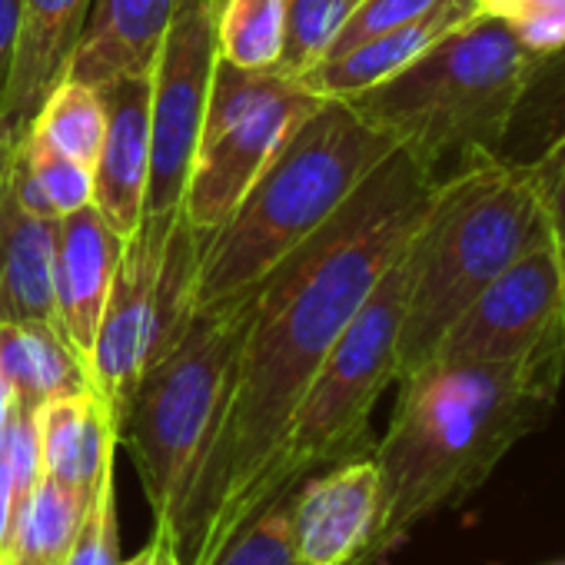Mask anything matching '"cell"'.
<instances>
[{"instance_id": "cell-24", "label": "cell", "mask_w": 565, "mask_h": 565, "mask_svg": "<svg viewBox=\"0 0 565 565\" xmlns=\"http://www.w3.org/2000/svg\"><path fill=\"white\" fill-rule=\"evenodd\" d=\"M31 127H38L67 157L94 167V160L100 153V143H104V127H107L100 90L64 77L51 90V97L44 100V107H41V114H38V120Z\"/></svg>"}, {"instance_id": "cell-10", "label": "cell", "mask_w": 565, "mask_h": 565, "mask_svg": "<svg viewBox=\"0 0 565 565\" xmlns=\"http://www.w3.org/2000/svg\"><path fill=\"white\" fill-rule=\"evenodd\" d=\"M565 347V276L552 239L515 256L449 327L433 360L515 363Z\"/></svg>"}, {"instance_id": "cell-2", "label": "cell", "mask_w": 565, "mask_h": 565, "mask_svg": "<svg viewBox=\"0 0 565 565\" xmlns=\"http://www.w3.org/2000/svg\"><path fill=\"white\" fill-rule=\"evenodd\" d=\"M565 347L515 363L429 360L399 380L380 469V525L370 565L386 558L419 522L472 495L502 456L535 433L555 406Z\"/></svg>"}, {"instance_id": "cell-15", "label": "cell", "mask_w": 565, "mask_h": 565, "mask_svg": "<svg viewBox=\"0 0 565 565\" xmlns=\"http://www.w3.org/2000/svg\"><path fill=\"white\" fill-rule=\"evenodd\" d=\"M97 90L107 127L94 160V206L127 239L143 216L150 180V77H120Z\"/></svg>"}, {"instance_id": "cell-19", "label": "cell", "mask_w": 565, "mask_h": 565, "mask_svg": "<svg viewBox=\"0 0 565 565\" xmlns=\"http://www.w3.org/2000/svg\"><path fill=\"white\" fill-rule=\"evenodd\" d=\"M38 433L44 476L57 482H67L90 495L100 476L114 469V449L120 436L110 409L94 390L61 396L41 406Z\"/></svg>"}, {"instance_id": "cell-36", "label": "cell", "mask_w": 565, "mask_h": 565, "mask_svg": "<svg viewBox=\"0 0 565 565\" xmlns=\"http://www.w3.org/2000/svg\"><path fill=\"white\" fill-rule=\"evenodd\" d=\"M555 565H565V562H555Z\"/></svg>"}, {"instance_id": "cell-17", "label": "cell", "mask_w": 565, "mask_h": 565, "mask_svg": "<svg viewBox=\"0 0 565 565\" xmlns=\"http://www.w3.org/2000/svg\"><path fill=\"white\" fill-rule=\"evenodd\" d=\"M177 8L180 0H94L67 77L87 87L150 77Z\"/></svg>"}, {"instance_id": "cell-29", "label": "cell", "mask_w": 565, "mask_h": 565, "mask_svg": "<svg viewBox=\"0 0 565 565\" xmlns=\"http://www.w3.org/2000/svg\"><path fill=\"white\" fill-rule=\"evenodd\" d=\"M117 542V495H114V469H107L90 495V505L81 519L74 545L64 565H120Z\"/></svg>"}, {"instance_id": "cell-3", "label": "cell", "mask_w": 565, "mask_h": 565, "mask_svg": "<svg viewBox=\"0 0 565 565\" xmlns=\"http://www.w3.org/2000/svg\"><path fill=\"white\" fill-rule=\"evenodd\" d=\"M393 150V137L363 120L347 100L320 97L226 223L206 236L196 307L249 294L279 259L310 239Z\"/></svg>"}, {"instance_id": "cell-5", "label": "cell", "mask_w": 565, "mask_h": 565, "mask_svg": "<svg viewBox=\"0 0 565 565\" xmlns=\"http://www.w3.org/2000/svg\"><path fill=\"white\" fill-rule=\"evenodd\" d=\"M545 236L525 163L495 157L443 177L409 243L413 279L399 333V380L426 366L472 300Z\"/></svg>"}, {"instance_id": "cell-27", "label": "cell", "mask_w": 565, "mask_h": 565, "mask_svg": "<svg viewBox=\"0 0 565 565\" xmlns=\"http://www.w3.org/2000/svg\"><path fill=\"white\" fill-rule=\"evenodd\" d=\"M14 147L28 160L34 180L41 183V190L51 200V206H54L57 216H67V213L94 203V167L67 157L38 127H31L24 134V140L14 143Z\"/></svg>"}, {"instance_id": "cell-13", "label": "cell", "mask_w": 565, "mask_h": 565, "mask_svg": "<svg viewBox=\"0 0 565 565\" xmlns=\"http://www.w3.org/2000/svg\"><path fill=\"white\" fill-rule=\"evenodd\" d=\"M120 253L124 236L97 213L94 203L61 216L54 249V307L64 340L84 363H90Z\"/></svg>"}, {"instance_id": "cell-6", "label": "cell", "mask_w": 565, "mask_h": 565, "mask_svg": "<svg viewBox=\"0 0 565 565\" xmlns=\"http://www.w3.org/2000/svg\"><path fill=\"white\" fill-rule=\"evenodd\" d=\"M253 310V290L196 307L183 337L157 356L117 429L130 449L153 519L170 525L193 472L220 426L239 347Z\"/></svg>"}, {"instance_id": "cell-1", "label": "cell", "mask_w": 565, "mask_h": 565, "mask_svg": "<svg viewBox=\"0 0 565 565\" xmlns=\"http://www.w3.org/2000/svg\"><path fill=\"white\" fill-rule=\"evenodd\" d=\"M439 180L393 150L356 193L256 287L220 426L170 519L183 565H206L246 502L327 353L416 236Z\"/></svg>"}, {"instance_id": "cell-35", "label": "cell", "mask_w": 565, "mask_h": 565, "mask_svg": "<svg viewBox=\"0 0 565 565\" xmlns=\"http://www.w3.org/2000/svg\"><path fill=\"white\" fill-rule=\"evenodd\" d=\"M21 565H64V562H21Z\"/></svg>"}, {"instance_id": "cell-25", "label": "cell", "mask_w": 565, "mask_h": 565, "mask_svg": "<svg viewBox=\"0 0 565 565\" xmlns=\"http://www.w3.org/2000/svg\"><path fill=\"white\" fill-rule=\"evenodd\" d=\"M360 4L363 0H287V34L276 71L300 81L330 54Z\"/></svg>"}, {"instance_id": "cell-16", "label": "cell", "mask_w": 565, "mask_h": 565, "mask_svg": "<svg viewBox=\"0 0 565 565\" xmlns=\"http://www.w3.org/2000/svg\"><path fill=\"white\" fill-rule=\"evenodd\" d=\"M11 143L0 140V323L57 327V223L34 216L11 186Z\"/></svg>"}, {"instance_id": "cell-21", "label": "cell", "mask_w": 565, "mask_h": 565, "mask_svg": "<svg viewBox=\"0 0 565 565\" xmlns=\"http://www.w3.org/2000/svg\"><path fill=\"white\" fill-rule=\"evenodd\" d=\"M90 495L67 482L41 476V482L34 486V492L21 502L18 515H14L11 545L0 565L64 562L74 545V535L81 529V519L90 505Z\"/></svg>"}, {"instance_id": "cell-12", "label": "cell", "mask_w": 565, "mask_h": 565, "mask_svg": "<svg viewBox=\"0 0 565 565\" xmlns=\"http://www.w3.org/2000/svg\"><path fill=\"white\" fill-rule=\"evenodd\" d=\"M380 525V469L373 456L303 479L290 502V535L303 565H370Z\"/></svg>"}, {"instance_id": "cell-34", "label": "cell", "mask_w": 565, "mask_h": 565, "mask_svg": "<svg viewBox=\"0 0 565 565\" xmlns=\"http://www.w3.org/2000/svg\"><path fill=\"white\" fill-rule=\"evenodd\" d=\"M11 413H14V390H11L8 376L0 373V439H4V433H8Z\"/></svg>"}, {"instance_id": "cell-7", "label": "cell", "mask_w": 565, "mask_h": 565, "mask_svg": "<svg viewBox=\"0 0 565 565\" xmlns=\"http://www.w3.org/2000/svg\"><path fill=\"white\" fill-rule=\"evenodd\" d=\"M409 279L413 259L406 246L307 386L287 433L246 502L243 522L266 502L297 492V486L320 469H333L373 452L370 416L386 386L399 380V333L406 320Z\"/></svg>"}, {"instance_id": "cell-26", "label": "cell", "mask_w": 565, "mask_h": 565, "mask_svg": "<svg viewBox=\"0 0 565 565\" xmlns=\"http://www.w3.org/2000/svg\"><path fill=\"white\" fill-rule=\"evenodd\" d=\"M290 495H279L256 509L206 565H303L290 535Z\"/></svg>"}, {"instance_id": "cell-23", "label": "cell", "mask_w": 565, "mask_h": 565, "mask_svg": "<svg viewBox=\"0 0 565 565\" xmlns=\"http://www.w3.org/2000/svg\"><path fill=\"white\" fill-rule=\"evenodd\" d=\"M565 127V47L548 54L535 77L529 81L512 127L505 134L499 160L505 163H529L552 143V137Z\"/></svg>"}, {"instance_id": "cell-32", "label": "cell", "mask_w": 565, "mask_h": 565, "mask_svg": "<svg viewBox=\"0 0 565 565\" xmlns=\"http://www.w3.org/2000/svg\"><path fill=\"white\" fill-rule=\"evenodd\" d=\"M21 44V0H0V107H4V94L14 74Z\"/></svg>"}, {"instance_id": "cell-8", "label": "cell", "mask_w": 565, "mask_h": 565, "mask_svg": "<svg viewBox=\"0 0 565 565\" xmlns=\"http://www.w3.org/2000/svg\"><path fill=\"white\" fill-rule=\"evenodd\" d=\"M317 104V94L276 67L243 71L216 57L200 143L180 200L190 226L213 233L226 223L282 140Z\"/></svg>"}, {"instance_id": "cell-30", "label": "cell", "mask_w": 565, "mask_h": 565, "mask_svg": "<svg viewBox=\"0 0 565 565\" xmlns=\"http://www.w3.org/2000/svg\"><path fill=\"white\" fill-rule=\"evenodd\" d=\"M525 167L535 180L545 230H548V239L555 246V256H558L562 276H565V127Z\"/></svg>"}, {"instance_id": "cell-18", "label": "cell", "mask_w": 565, "mask_h": 565, "mask_svg": "<svg viewBox=\"0 0 565 565\" xmlns=\"http://www.w3.org/2000/svg\"><path fill=\"white\" fill-rule=\"evenodd\" d=\"M472 18H479L476 0H436V4L429 11H423L419 18H413L393 31H383V34L350 47L347 54L323 57L317 67H310L300 77V84L317 97L343 100V97L363 94V90L383 84L386 77L399 74L403 67H409L439 38H446L449 31L462 28Z\"/></svg>"}, {"instance_id": "cell-22", "label": "cell", "mask_w": 565, "mask_h": 565, "mask_svg": "<svg viewBox=\"0 0 565 565\" xmlns=\"http://www.w3.org/2000/svg\"><path fill=\"white\" fill-rule=\"evenodd\" d=\"M287 34V0H220L216 54L243 71L279 64Z\"/></svg>"}, {"instance_id": "cell-20", "label": "cell", "mask_w": 565, "mask_h": 565, "mask_svg": "<svg viewBox=\"0 0 565 565\" xmlns=\"http://www.w3.org/2000/svg\"><path fill=\"white\" fill-rule=\"evenodd\" d=\"M0 373L14 390V403L38 413L51 399L94 390L87 363L61 330L41 323H0Z\"/></svg>"}, {"instance_id": "cell-31", "label": "cell", "mask_w": 565, "mask_h": 565, "mask_svg": "<svg viewBox=\"0 0 565 565\" xmlns=\"http://www.w3.org/2000/svg\"><path fill=\"white\" fill-rule=\"evenodd\" d=\"M436 0H363L356 8V14L347 21V28L340 31V38L333 41L330 54L327 57H337V54H347L350 47L383 34V31H393L413 18H419L423 11H429Z\"/></svg>"}, {"instance_id": "cell-11", "label": "cell", "mask_w": 565, "mask_h": 565, "mask_svg": "<svg viewBox=\"0 0 565 565\" xmlns=\"http://www.w3.org/2000/svg\"><path fill=\"white\" fill-rule=\"evenodd\" d=\"M177 213H143L137 230L124 239V253L110 282V297L90 350V383L94 393L110 409L117 429L130 406V396L143 376L153 333V300L157 276L167 249V236L177 223Z\"/></svg>"}, {"instance_id": "cell-4", "label": "cell", "mask_w": 565, "mask_h": 565, "mask_svg": "<svg viewBox=\"0 0 565 565\" xmlns=\"http://www.w3.org/2000/svg\"><path fill=\"white\" fill-rule=\"evenodd\" d=\"M545 57L499 18H472L383 84L343 97L436 180L495 160Z\"/></svg>"}, {"instance_id": "cell-33", "label": "cell", "mask_w": 565, "mask_h": 565, "mask_svg": "<svg viewBox=\"0 0 565 565\" xmlns=\"http://www.w3.org/2000/svg\"><path fill=\"white\" fill-rule=\"evenodd\" d=\"M120 565H183V558H180V548H177L173 532L163 522H157L153 539L147 542V548L137 552L130 562H120Z\"/></svg>"}, {"instance_id": "cell-28", "label": "cell", "mask_w": 565, "mask_h": 565, "mask_svg": "<svg viewBox=\"0 0 565 565\" xmlns=\"http://www.w3.org/2000/svg\"><path fill=\"white\" fill-rule=\"evenodd\" d=\"M479 14L499 18L512 34L548 57L565 47V0H476Z\"/></svg>"}, {"instance_id": "cell-14", "label": "cell", "mask_w": 565, "mask_h": 565, "mask_svg": "<svg viewBox=\"0 0 565 565\" xmlns=\"http://www.w3.org/2000/svg\"><path fill=\"white\" fill-rule=\"evenodd\" d=\"M94 0H21V44L0 107V140L21 143L51 90L67 77Z\"/></svg>"}, {"instance_id": "cell-9", "label": "cell", "mask_w": 565, "mask_h": 565, "mask_svg": "<svg viewBox=\"0 0 565 565\" xmlns=\"http://www.w3.org/2000/svg\"><path fill=\"white\" fill-rule=\"evenodd\" d=\"M220 0H180L150 74V180L143 213H177L216 67Z\"/></svg>"}]
</instances>
